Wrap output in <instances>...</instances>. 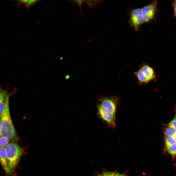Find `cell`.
<instances>
[{"mask_svg":"<svg viewBox=\"0 0 176 176\" xmlns=\"http://www.w3.org/2000/svg\"><path fill=\"white\" fill-rule=\"evenodd\" d=\"M10 94L7 95L4 110L0 116L2 124L1 136L7 138L10 143H17L18 137L11 116L9 107Z\"/></svg>","mask_w":176,"mask_h":176,"instance_id":"6da1fadb","label":"cell"},{"mask_svg":"<svg viewBox=\"0 0 176 176\" xmlns=\"http://www.w3.org/2000/svg\"><path fill=\"white\" fill-rule=\"evenodd\" d=\"M9 167L13 173L14 171L23 150L17 143H10L5 147Z\"/></svg>","mask_w":176,"mask_h":176,"instance_id":"7a4b0ae2","label":"cell"},{"mask_svg":"<svg viewBox=\"0 0 176 176\" xmlns=\"http://www.w3.org/2000/svg\"><path fill=\"white\" fill-rule=\"evenodd\" d=\"M97 115L110 127L116 126V113L105 108L99 103L97 106Z\"/></svg>","mask_w":176,"mask_h":176,"instance_id":"3957f363","label":"cell"},{"mask_svg":"<svg viewBox=\"0 0 176 176\" xmlns=\"http://www.w3.org/2000/svg\"><path fill=\"white\" fill-rule=\"evenodd\" d=\"M157 1L154 0L141 8L144 23L150 22L154 19L157 12Z\"/></svg>","mask_w":176,"mask_h":176,"instance_id":"277c9868","label":"cell"},{"mask_svg":"<svg viewBox=\"0 0 176 176\" xmlns=\"http://www.w3.org/2000/svg\"><path fill=\"white\" fill-rule=\"evenodd\" d=\"M129 22L130 24L135 31H139L141 26L144 23L141 8L133 10L131 12Z\"/></svg>","mask_w":176,"mask_h":176,"instance_id":"5b68a950","label":"cell"},{"mask_svg":"<svg viewBox=\"0 0 176 176\" xmlns=\"http://www.w3.org/2000/svg\"><path fill=\"white\" fill-rule=\"evenodd\" d=\"M98 99L99 104L106 109L116 113L117 106L119 100L117 97H110L101 95L99 96Z\"/></svg>","mask_w":176,"mask_h":176,"instance_id":"8992f818","label":"cell"},{"mask_svg":"<svg viewBox=\"0 0 176 176\" xmlns=\"http://www.w3.org/2000/svg\"><path fill=\"white\" fill-rule=\"evenodd\" d=\"M0 163L6 173L8 175H11L12 172L9 166L5 147H0Z\"/></svg>","mask_w":176,"mask_h":176,"instance_id":"52a82bcc","label":"cell"},{"mask_svg":"<svg viewBox=\"0 0 176 176\" xmlns=\"http://www.w3.org/2000/svg\"><path fill=\"white\" fill-rule=\"evenodd\" d=\"M147 82L154 79L155 77L153 69L149 66L145 65L141 67Z\"/></svg>","mask_w":176,"mask_h":176,"instance_id":"ba28073f","label":"cell"},{"mask_svg":"<svg viewBox=\"0 0 176 176\" xmlns=\"http://www.w3.org/2000/svg\"><path fill=\"white\" fill-rule=\"evenodd\" d=\"M8 94L6 89L3 90L0 96V116L4 110L7 97Z\"/></svg>","mask_w":176,"mask_h":176,"instance_id":"9c48e42d","label":"cell"},{"mask_svg":"<svg viewBox=\"0 0 176 176\" xmlns=\"http://www.w3.org/2000/svg\"><path fill=\"white\" fill-rule=\"evenodd\" d=\"M163 129L164 135L168 136L174 137L176 134V129L168 124Z\"/></svg>","mask_w":176,"mask_h":176,"instance_id":"30bf717a","label":"cell"},{"mask_svg":"<svg viewBox=\"0 0 176 176\" xmlns=\"http://www.w3.org/2000/svg\"><path fill=\"white\" fill-rule=\"evenodd\" d=\"M40 0H18L17 1V4L19 5L20 4H24L27 9L33 6L35 4L39 2Z\"/></svg>","mask_w":176,"mask_h":176,"instance_id":"8fae6325","label":"cell"},{"mask_svg":"<svg viewBox=\"0 0 176 176\" xmlns=\"http://www.w3.org/2000/svg\"><path fill=\"white\" fill-rule=\"evenodd\" d=\"M164 141L165 147L176 144V139L172 136L164 135Z\"/></svg>","mask_w":176,"mask_h":176,"instance_id":"7c38bea8","label":"cell"},{"mask_svg":"<svg viewBox=\"0 0 176 176\" xmlns=\"http://www.w3.org/2000/svg\"><path fill=\"white\" fill-rule=\"evenodd\" d=\"M103 1L101 0H85V2L90 8L93 9L101 4Z\"/></svg>","mask_w":176,"mask_h":176,"instance_id":"4fadbf2b","label":"cell"},{"mask_svg":"<svg viewBox=\"0 0 176 176\" xmlns=\"http://www.w3.org/2000/svg\"><path fill=\"white\" fill-rule=\"evenodd\" d=\"M166 151L173 157L176 156V144H175L170 146L165 147Z\"/></svg>","mask_w":176,"mask_h":176,"instance_id":"5bb4252c","label":"cell"},{"mask_svg":"<svg viewBox=\"0 0 176 176\" xmlns=\"http://www.w3.org/2000/svg\"><path fill=\"white\" fill-rule=\"evenodd\" d=\"M136 75L138 80L140 83H147L146 78L141 68L137 71Z\"/></svg>","mask_w":176,"mask_h":176,"instance_id":"9a60e30c","label":"cell"},{"mask_svg":"<svg viewBox=\"0 0 176 176\" xmlns=\"http://www.w3.org/2000/svg\"><path fill=\"white\" fill-rule=\"evenodd\" d=\"M70 2L73 5L77 4L80 9L81 13L82 16H83L82 12V3L85 2V0H70Z\"/></svg>","mask_w":176,"mask_h":176,"instance_id":"2e32d148","label":"cell"},{"mask_svg":"<svg viewBox=\"0 0 176 176\" xmlns=\"http://www.w3.org/2000/svg\"><path fill=\"white\" fill-rule=\"evenodd\" d=\"M10 143V141L7 138L2 136L0 137V147H5Z\"/></svg>","mask_w":176,"mask_h":176,"instance_id":"e0dca14e","label":"cell"},{"mask_svg":"<svg viewBox=\"0 0 176 176\" xmlns=\"http://www.w3.org/2000/svg\"><path fill=\"white\" fill-rule=\"evenodd\" d=\"M168 124L176 129V112L174 117Z\"/></svg>","mask_w":176,"mask_h":176,"instance_id":"ac0fdd59","label":"cell"},{"mask_svg":"<svg viewBox=\"0 0 176 176\" xmlns=\"http://www.w3.org/2000/svg\"><path fill=\"white\" fill-rule=\"evenodd\" d=\"M115 173L114 172H106V176H113Z\"/></svg>","mask_w":176,"mask_h":176,"instance_id":"d6986e66","label":"cell"},{"mask_svg":"<svg viewBox=\"0 0 176 176\" xmlns=\"http://www.w3.org/2000/svg\"><path fill=\"white\" fill-rule=\"evenodd\" d=\"M126 175L124 174H122L119 173H118L115 174L113 176H126Z\"/></svg>","mask_w":176,"mask_h":176,"instance_id":"ffe728a7","label":"cell"},{"mask_svg":"<svg viewBox=\"0 0 176 176\" xmlns=\"http://www.w3.org/2000/svg\"><path fill=\"white\" fill-rule=\"evenodd\" d=\"M2 130V124L1 119L0 116V137L1 136V132Z\"/></svg>","mask_w":176,"mask_h":176,"instance_id":"44dd1931","label":"cell"},{"mask_svg":"<svg viewBox=\"0 0 176 176\" xmlns=\"http://www.w3.org/2000/svg\"><path fill=\"white\" fill-rule=\"evenodd\" d=\"M106 172H104L102 174H98L96 176H106Z\"/></svg>","mask_w":176,"mask_h":176,"instance_id":"7402d4cb","label":"cell"},{"mask_svg":"<svg viewBox=\"0 0 176 176\" xmlns=\"http://www.w3.org/2000/svg\"><path fill=\"white\" fill-rule=\"evenodd\" d=\"M175 16L176 18V5H173Z\"/></svg>","mask_w":176,"mask_h":176,"instance_id":"603a6c76","label":"cell"},{"mask_svg":"<svg viewBox=\"0 0 176 176\" xmlns=\"http://www.w3.org/2000/svg\"><path fill=\"white\" fill-rule=\"evenodd\" d=\"M3 90L1 88H0V96Z\"/></svg>","mask_w":176,"mask_h":176,"instance_id":"cb8c5ba5","label":"cell"},{"mask_svg":"<svg viewBox=\"0 0 176 176\" xmlns=\"http://www.w3.org/2000/svg\"><path fill=\"white\" fill-rule=\"evenodd\" d=\"M173 5H176V0L174 2Z\"/></svg>","mask_w":176,"mask_h":176,"instance_id":"d4e9b609","label":"cell"},{"mask_svg":"<svg viewBox=\"0 0 176 176\" xmlns=\"http://www.w3.org/2000/svg\"><path fill=\"white\" fill-rule=\"evenodd\" d=\"M174 137L176 139V135Z\"/></svg>","mask_w":176,"mask_h":176,"instance_id":"484cf974","label":"cell"},{"mask_svg":"<svg viewBox=\"0 0 176 176\" xmlns=\"http://www.w3.org/2000/svg\"></svg>","mask_w":176,"mask_h":176,"instance_id":"4316f807","label":"cell"},{"mask_svg":"<svg viewBox=\"0 0 176 176\" xmlns=\"http://www.w3.org/2000/svg\"></svg>","mask_w":176,"mask_h":176,"instance_id":"83f0119b","label":"cell"}]
</instances>
